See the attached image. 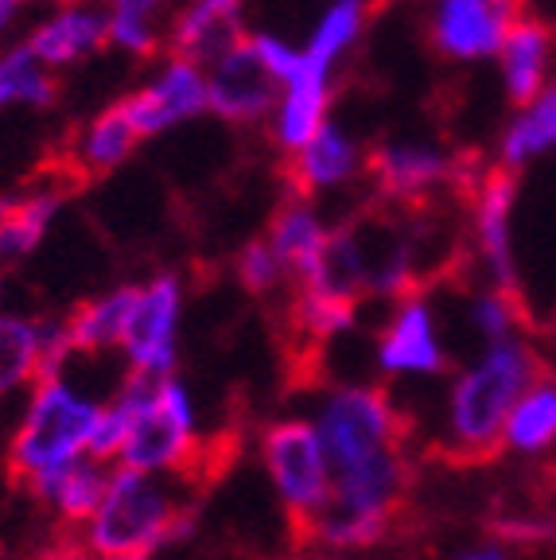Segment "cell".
<instances>
[{
  "mask_svg": "<svg viewBox=\"0 0 556 560\" xmlns=\"http://www.w3.org/2000/svg\"><path fill=\"white\" fill-rule=\"evenodd\" d=\"M541 370V359L525 335L478 347L448 382L440 412V447L463 464H478L502 452V429L518 397L530 389Z\"/></svg>",
  "mask_w": 556,
  "mask_h": 560,
  "instance_id": "obj_1",
  "label": "cell"
},
{
  "mask_svg": "<svg viewBox=\"0 0 556 560\" xmlns=\"http://www.w3.org/2000/svg\"><path fill=\"white\" fill-rule=\"evenodd\" d=\"M187 482L109 467L97 514L79 529V545L97 560H152L192 534L195 510Z\"/></svg>",
  "mask_w": 556,
  "mask_h": 560,
  "instance_id": "obj_2",
  "label": "cell"
},
{
  "mask_svg": "<svg viewBox=\"0 0 556 560\" xmlns=\"http://www.w3.org/2000/svg\"><path fill=\"white\" fill-rule=\"evenodd\" d=\"M114 397L129 412V432H125L114 467L179 482L192 479V471L202 464V447H207L192 385L179 374L148 377L125 370Z\"/></svg>",
  "mask_w": 556,
  "mask_h": 560,
  "instance_id": "obj_3",
  "label": "cell"
},
{
  "mask_svg": "<svg viewBox=\"0 0 556 560\" xmlns=\"http://www.w3.org/2000/svg\"><path fill=\"white\" fill-rule=\"evenodd\" d=\"M97 412H102V397L90 394L70 370L44 374L27 389L16 429L9 436V452H4L9 475L24 490H32L35 482L86 459Z\"/></svg>",
  "mask_w": 556,
  "mask_h": 560,
  "instance_id": "obj_4",
  "label": "cell"
},
{
  "mask_svg": "<svg viewBox=\"0 0 556 560\" xmlns=\"http://www.w3.org/2000/svg\"><path fill=\"white\" fill-rule=\"evenodd\" d=\"M312 424L331 459V475L358 467L378 455L405 452L409 444V420L393 401L385 385L374 382H343L331 385L315 401Z\"/></svg>",
  "mask_w": 556,
  "mask_h": 560,
  "instance_id": "obj_5",
  "label": "cell"
},
{
  "mask_svg": "<svg viewBox=\"0 0 556 560\" xmlns=\"http://www.w3.org/2000/svg\"><path fill=\"white\" fill-rule=\"evenodd\" d=\"M257 459H262V471L288 522L300 534H308L315 517L331 506V494H335L331 459L323 452V440L315 432L312 417H304V412L273 417L257 436Z\"/></svg>",
  "mask_w": 556,
  "mask_h": 560,
  "instance_id": "obj_6",
  "label": "cell"
},
{
  "mask_svg": "<svg viewBox=\"0 0 556 560\" xmlns=\"http://www.w3.org/2000/svg\"><path fill=\"white\" fill-rule=\"evenodd\" d=\"M525 16V0H425L428 44L455 67L495 62L506 35Z\"/></svg>",
  "mask_w": 556,
  "mask_h": 560,
  "instance_id": "obj_7",
  "label": "cell"
},
{
  "mask_svg": "<svg viewBox=\"0 0 556 560\" xmlns=\"http://www.w3.org/2000/svg\"><path fill=\"white\" fill-rule=\"evenodd\" d=\"M117 105H121V114L129 117L140 140L167 137V132L210 114L207 67L164 51L152 62L144 82H137L129 94L117 97Z\"/></svg>",
  "mask_w": 556,
  "mask_h": 560,
  "instance_id": "obj_8",
  "label": "cell"
},
{
  "mask_svg": "<svg viewBox=\"0 0 556 560\" xmlns=\"http://www.w3.org/2000/svg\"><path fill=\"white\" fill-rule=\"evenodd\" d=\"M366 175L374 191L393 207H420L436 199L443 187L467 179V164L440 140L428 137H393L370 149Z\"/></svg>",
  "mask_w": 556,
  "mask_h": 560,
  "instance_id": "obj_9",
  "label": "cell"
},
{
  "mask_svg": "<svg viewBox=\"0 0 556 560\" xmlns=\"http://www.w3.org/2000/svg\"><path fill=\"white\" fill-rule=\"evenodd\" d=\"M183 277L157 272L137 284L129 327H125L121 354L129 374L172 377L179 366V327H183Z\"/></svg>",
  "mask_w": 556,
  "mask_h": 560,
  "instance_id": "obj_10",
  "label": "cell"
},
{
  "mask_svg": "<svg viewBox=\"0 0 556 560\" xmlns=\"http://www.w3.org/2000/svg\"><path fill=\"white\" fill-rule=\"evenodd\" d=\"M374 362L385 377H417V382L443 377L452 370L440 315L425 292H413V296L390 304L374 339Z\"/></svg>",
  "mask_w": 556,
  "mask_h": 560,
  "instance_id": "obj_11",
  "label": "cell"
},
{
  "mask_svg": "<svg viewBox=\"0 0 556 560\" xmlns=\"http://www.w3.org/2000/svg\"><path fill=\"white\" fill-rule=\"evenodd\" d=\"M513 207L518 175L506 167H487L471 179V245L487 284L518 292V254H513Z\"/></svg>",
  "mask_w": 556,
  "mask_h": 560,
  "instance_id": "obj_12",
  "label": "cell"
},
{
  "mask_svg": "<svg viewBox=\"0 0 556 560\" xmlns=\"http://www.w3.org/2000/svg\"><path fill=\"white\" fill-rule=\"evenodd\" d=\"M20 39L55 74L82 67V62H90L97 51L109 47L102 0H55L32 20V27Z\"/></svg>",
  "mask_w": 556,
  "mask_h": 560,
  "instance_id": "obj_13",
  "label": "cell"
},
{
  "mask_svg": "<svg viewBox=\"0 0 556 560\" xmlns=\"http://www.w3.org/2000/svg\"><path fill=\"white\" fill-rule=\"evenodd\" d=\"M250 39L245 0H179L167 20L164 51L210 67Z\"/></svg>",
  "mask_w": 556,
  "mask_h": 560,
  "instance_id": "obj_14",
  "label": "cell"
},
{
  "mask_svg": "<svg viewBox=\"0 0 556 560\" xmlns=\"http://www.w3.org/2000/svg\"><path fill=\"white\" fill-rule=\"evenodd\" d=\"M366 164H370V149L362 140L339 121H327L304 149L288 156V184H292V195L315 202L320 195L355 187L366 175Z\"/></svg>",
  "mask_w": 556,
  "mask_h": 560,
  "instance_id": "obj_15",
  "label": "cell"
},
{
  "mask_svg": "<svg viewBox=\"0 0 556 560\" xmlns=\"http://www.w3.org/2000/svg\"><path fill=\"white\" fill-rule=\"evenodd\" d=\"M210 114L227 125H269L277 105V82L253 55L250 39L207 67Z\"/></svg>",
  "mask_w": 556,
  "mask_h": 560,
  "instance_id": "obj_16",
  "label": "cell"
},
{
  "mask_svg": "<svg viewBox=\"0 0 556 560\" xmlns=\"http://www.w3.org/2000/svg\"><path fill=\"white\" fill-rule=\"evenodd\" d=\"M331 97H335V79H327L308 59H300V70L277 90V105H273V117L265 125L273 149L285 156H296L304 149L308 140L331 121Z\"/></svg>",
  "mask_w": 556,
  "mask_h": 560,
  "instance_id": "obj_17",
  "label": "cell"
},
{
  "mask_svg": "<svg viewBox=\"0 0 556 560\" xmlns=\"http://www.w3.org/2000/svg\"><path fill=\"white\" fill-rule=\"evenodd\" d=\"M495 67H498V82H502L506 102H510L513 109L533 102V97L556 79V32L545 20L525 16L522 24L506 35Z\"/></svg>",
  "mask_w": 556,
  "mask_h": 560,
  "instance_id": "obj_18",
  "label": "cell"
},
{
  "mask_svg": "<svg viewBox=\"0 0 556 560\" xmlns=\"http://www.w3.org/2000/svg\"><path fill=\"white\" fill-rule=\"evenodd\" d=\"M331 237H335V226L323 219L312 199H300V195L280 202L269 230H265V242L273 245V254L280 257L292 284H300L320 269Z\"/></svg>",
  "mask_w": 556,
  "mask_h": 560,
  "instance_id": "obj_19",
  "label": "cell"
},
{
  "mask_svg": "<svg viewBox=\"0 0 556 560\" xmlns=\"http://www.w3.org/2000/svg\"><path fill=\"white\" fill-rule=\"evenodd\" d=\"M62 207H67V187L59 179H47V184L12 195L9 210L0 214V272L24 265L44 245Z\"/></svg>",
  "mask_w": 556,
  "mask_h": 560,
  "instance_id": "obj_20",
  "label": "cell"
},
{
  "mask_svg": "<svg viewBox=\"0 0 556 560\" xmlns=\"http://www.w3.org/2000/svg\"><path fill=\"white\" fill-rule=\"evenodd\" d=\"M132 304H137V284H114V289L82 300V304L62 319L70 354H74V359H102L109 350H121Z\"/></svg>",
  "mask_w": 556,
  "mask_h": 560,
  "instance_id": "obj_21",
  "label": "cell"
},
{
  "mask_svg": "<svg viewBox=\"0 0 556 560\" xmlns=\"http://www.w3.org/2000/svg\"><path fill=\"white\" fill-rule=\"evenodd\" d=\"M105 487H109V467L86 455L79 464L62 467L51 479L35 482L27 494H32L55 522H62L67 529H82V525L97 514V506H102Z\"/></svg>",
  "mask_w": 556,
  "mask_h": 560,
  "instance_id": "obj_22",
  "label": "cell"
},
{
  "mask_svg": "<svg viewBox=\"0 0 556 560\" xmlns=\"http://www.w3.org/2000/svg\"><path fill=\"white\" fill-rule=\"evenodd\" d=\"M370 12H374V0H327L308 27V39L300 44L304 59L320 74L335 79L339 62H347V55L362 44L366 27H370Z\"/></svg>",
  "mask_w": 556,
  "mask_h": 560,
  "instance_id": "obj_23",
  "label": "cell"
},
{
  "mask_svg": "<svg viewBox=\"0 0 556 560\" xmlns=\"http://www.w3.org/2000/svg\"><path fill=\"white\" fill-rule=\"evenodd\" d=\"M47 319L27 312H0V405L32 389L44 377Z\"/></svg>",
  "mask_w": 556,
  "mask_h": 560,
  "instance_id": "obj_24",
  "label": "cell"
},
{
  "mask_svg": "<svg viewBox=\"0 0 556 560\" xmlns=\"http://www.w3.org/2000/svg\"><path fill=\"white\" fill-rule=\"evenodd\" d=\"M556 152V79L533 102L518 105L513 117L498 132V167L522 172Z\"/></svg>",
  "mask_w": 556,
  "mask_h": 560,
  "instance_id": "obj_25",
  "label": "cell"
},
{
  "mask_svg": "<svg viewBox=\"0 0 556 560\" xmlns=\"http://www.w3.org/2000/svg\"><path fill=\"white\" fill-rule=\"evenodd\" d=\"M137 149V129L121 114V105L109 102L74 132V140H70V164L79 167V175H114L117 167L129 164Z\"/></svg>",
  "mask_w": 556,
  "mask_h": 560,
  "instance_id": "obj_26",
  "label": "cell"
},
{
  "mask_svg": "<svg viewBox=\"0 0 556 560\" xmlns=\"http://www.w3.org/2000/svg\"><path fill=\"white\" fill-rule=\"evenodd\" d=\"M175 4L179 0H102L109 47L125 59H160Z\"/></svg>",
  "mask_w": 556,
  "mask_h": 560,
  "instance_id": "obj_27",
  "label": "cell"
},
{
  "mask_svg": "<svg viewBox=\"0 0 556 560\" xmlns=\"http://www.w3.org/2000/svg\"><path fill=\"white\" fill-rule=\"evenodd\" d=\"M556 447V374H541L518 397L502 429V452L537 459Z\"/></svg>",
  "mask_w": 556,
  "mask_h": 560,
  "instance_id": "obj_28",
  "label": "cell"
},
{
  "mask_svg": "<svg viewBox=\"0 0 556 560\" xmlns=\"http://www.w3.org/2000/svg\"><path fill=\"white\" fill-rule=\"evenodd\" d=\"M358 312H362V300L323 289V284H296L292 304H288V319L304 342H331L355 331Z\"/></svg>",
  "mask_w": 556,
  "mask_h": 560,
  "instance_id": "obj_29",
  "label": "cell"
},
{
  "mask_svg": "<svg viewBox=\"0 0 556 560\" xmlns=\"http://www.w3.org/2000/svg\"><path fill=\"white\" fill-rule=\"evenodd\" d=\"M59 102V74L27 51L24 39L0 47V109H51Z\"/></svg>",
  "mask_w": 556,
  "mask_h": 560,
  "instance_id": "obj_30",
  "label": "cell"
},
{
  "mask_svg": "<svg viewBox=\"0 0 556 560\" xmlns=\"http://www.w3.org/2000/svg\"><path fill=\"white\" fill-rule=\"evenodd\" d=\"M467 324L478 335V342H502L518 339L525 327V307L518 300V292L495 289V284H483V289L471 292L467 300Z\"/></svg>",
  "mask_w": 556,
  "mask_h": 560,
  "instance_id": "obj_31",
  "label": "cell"
},
{
  "mask_svg": "<svg viewBox=\"0 0 556 560\" xmlns=\"http://www.w3.org/2000/svg\"><path fill=\"white\" fill-rule=\"evenodd\" d=\"M234 277L250 296H273L288 284V269L280 265V257L273 254V245L265 237H253L238 249Z\"/></svg>",
  "mask_w": 556,
  "mask_h": 560,
  "instance_id": "obj_32",
  "label": "cell"
},
{
  "mask_svg": "<svg viewBox=\"0 0 556 560\" xmlns=\"http://www.w3.org/2000/svg\"><path fill=\"white\" fill-rule=\"evenodd\" d=\"M44 4H55V0H0V47L12 44V35H16L24 12L44 9Z\"/></svg>",
  "mask_w": 556,
  "mask_h": 560,
  "instance_id": "obj_33",
  "label": "cell"
},
{
  "mask_svg": "<svg viewBox=\"0 0 556 560\" xmlns=\"http://www.w3.org/2000/svg\"><path fill=\"white\" fill-rule=\"evenodd\" d=\"M452 560H510V549L498 541H487V545H471V549H460Z\"/></svg>",
  "mask_w": 556,
  "mask_h": 560,
  "instance_id": "obj_34",
  "label": "cell"
},
{
  "mask_svg": "<svg viewBox=\"0 0 556 560\" xmlns=\"http://www.w3.org/2000/svg\"><path fill=\"white\" fill-rule=\"evenodd\" d=\"M288 560H347V557H323L320 552V557H288Z\"/></svg>",
  "mask_w": 556,
  "mask_h": 560,
  "instance_id": "obj_35",
  "label": "cell"
},
{
  "mask_svg": "<svg viewBox=\"0 0 556 560\" xmlns=\"http://www.w3.org/2000/svg\"><path fill=\"white\" fill-rule=\"evenodd\" d=\"M9 202H12V195H4V191H0V214H4V210H9Z\"/></svg>",
  "mask_w": 556,
  "mask_h": 560,
  "instance_id": "obj_36",
  "label": "cell"
},
{
  "mask_svg": "<svg viewBox=\"0 0 556 560\" xmlns=\"http://www.w3.org/2000/svg\"><path fill=\"white\" fill-rule=\"evenodd\" d=\"M0 312H4V284H0Z\"/></svg>",
  "mask_w": 556,
  "mask_h": 560,
  "instance_id": "obj_37",
  "label": "cell"
}]
</instances>
